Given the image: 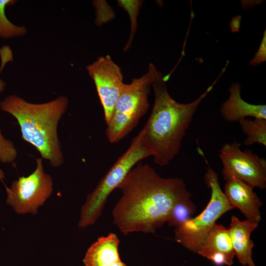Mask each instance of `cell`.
Instances as JSON below:
<instances>
[{
	"label": "cell",
	"instance_id": "6da1fadb",
	"mask_svg": "<svg viewBox=\"0 0 266 266\" xmlns=\"http://www.w3.org/2000/svg\"><path fill=\"white\" fill-rule=\"evenodd\" d=\"M118 189L122 196L113 208V221L125 235L133 232L154 233L166 223L175 203L191 196L182 179L162 177L141 162Z\"/></svg>",
	"mask_w": 266,
	"mask_h": 266
},
{
	"label": "cell",
	"instance_id": "7a4b0ae2",
	"mask_svg": "<svg viewBox=\"0 0 266 266\" xmlns=\"http://www.w3.org/2000/svg\"><path fill=\"white\" fill-rule=\"evenodd\" d=\"M148 73L154 93V103L146 125L141 130L143 141L156 165L163 166L179 153L182 142L200 103L212 90L218 77L196 100L182 103L168 92L163 74L153 64Z\"/></svg>",
	"mask_w": 266,
	"mask_h": 266
},
{
	"label": "cell",
	"instance_id": "3957f363",
	"mask_svg": "<svg viewBox=\"0 0 266 266\" xmlns=\"http://www.w3.org/2000/svg\"><path fill=\"white\" fill-rule=\"evenodd\" d=\"M68 105V98L63 96L36 103L12 95L0 102V108L16 119L22 139L33 146L42 159L58 167L64 162L58 127Z\"/></svg>",
	"mask_w": 266,
	"mask_h": 266
},
{
	"label": "cell",
	"instance_id": "277c9868",
	"mask_svg": "<svg viewBox=\"0 0 266 266\" xmlns=\"http://www.w3.org/2000/svg\"><path fill=\"white\" fill-rule=\"evenodd\" d=\"M151 156L145 145L141 131L132 140L127 150L117 160L101 179L82 206L78 226L84 228L94 224L100 216L112 192L118 188L129 171L144 159Z\"/></svg>",
	"mask_w": 266,
	"mask_h": 266
},
{
	"label": "cell",
	"instance_id": "5b68a950",
	"mask_svg": "<svg viewBox=\"0 0 266 266\" xmlns=\"http://www.w3.org/2000/svg\"><path fill=\"white\" fill-rule=\"evenodd\" d=\"M151 88L148 72L123 85L111 117L106 124L105 134L109 142L115 143L125 138L146 113Z\"/></svg>",
	"mask_w": 266,
	"mask_h": 266
},
{
	"label": "cell",
	"instance_id": "8992f818",
	"mask_svg": "<svg viewBox=\"0 0 266 266\" xmlns=\"http://www.w3.org/2000/svg\"><path fill=\"white\" fill-rule=\"evenodd\" d=\"M204 181L211 190V197L206 207L198 215L175 228V240L186 248L197 252L207 234L224 214L233 209L220 186L217 173L208 168Z\"/></svg>",
	"mask_w": 266,
	"mask_h": 266
},
{
	"label": "cell",
	"instance_id": "52a82bcc",
	"mask_svg": "<svg viewBox=\"0 0 266 266\" xmlns=\"http://www.w3.org/2000/svg\"><path fill=\"white\" fill-rule=\"evenodd\" d=\"M51 176L44 169L43 159H36V167L30 174L19 177L6 187V202L18 214H35L53 191Z\"/></svg>",
	"mask_w": 266,
	"mask_h": 266
},
{
	"label": "cell",
	"instance_id": "ba28073f",
	"mask_svg": "<svg viewBox=\"0 0 266 266\" xmlns=\"http://www.w3.org/2000/svg\"><path fill=\"white\" fill-rule=\"evenodd\" d=\"M225 180L234 178L253 188L266 187V161L251 150H242L238 142L226 143L219 151Z\"/></svg>",
	"mask_w": 266,
	"mask_h": 266
},
{
	"label": "cell",
	"instance_id": "9c48e42d",
	"mask_svg": "<svg viewBox=\"0 0 266 266\" xmlns=\"http://www.w3.org/2000/svg\"><path fill=\"white\" fill-rule=\"evenodd\" d=\"M86 69L95 84L107 124L124 84L122 69L109 55L98 58Z\"/></svg>",
	"mask_w": 266,
	"mask_h": 266
},
{
	"label": "cell",
	"instance_id": "30bf717a",
	"mask_svg": "<svg viewBox=\"0 0 266 266\" xmlns=\"http://www.w3.org/2000/svg\"><path fill=\"white\" fill-rule=\"evenodd\" d=\"M226 181L224 194L230 204L234 208H238L247 220L259 223L261 219L260 208L262 203L253 191V187L234 178Z\"/></svg>",
	"mask_w": 266,
	"mask_h": 266
},
{
	"label": "cell",
	"instance_id": "8fae6325",
	"mask_svg": "<svg viewBox=\"0 0 266 266\" xmlns=\"http://www.w3.org/2000/svg\"><path fill=\"white\" fill-rule=\"evenodd\" d=\"M197 253L211 261L216 266L233 264L235 255L228 229L215 224Z\"/></svg>",
	"mask_w": 266,
	"mask_h": 266
},
{
	"label": "cell",
	"instance_id": "7c38bea8",
	"mask_svg": "<svg viewBox=\"0 0 266 266\" xmlns=\"http://www.w3.org/2000/svg\"><path fill=\"white\" fill-rule=\"evenodd\" d=\"M241 85L233 83L229 88L230 95L220 107L223 118L229 122H235L248 118L266 119V105L247 102L241 96Z\"/></svg>",
	"mask_w": 266,
	"mask_h": 266
},
{
	"label": "cell",
	"instance_id": "4fadbf2b",
	"mask_svg": "<svg viewBox=\"0 0 266 266\" xmlns=\"http://www.w3.org/2000/svg\"><path fill=\"white\" fill-rule=\"evenodd\" d=\"M258 225L255 222L240 221L234 216L232 217L229 233L234 255L244 266H255L252 257L254 243L250 235Z\"/></svg>",
	"mask_w": 266,
	"mask_h": 266
},
{
	"label": "cell",
	"instance_id": "5bb4252c",
	"mask_svg": "<svg viewBox=\"0 0 266 266\" xmlns=\"http://www.w3.org/2000/svg\"><path fill=\"white\" fill-rule=\"evenodd\" d=\"M120 240L115 233L102 236L87 250L83 259L85 266H110L121 260L119 253Z\"/></svg>",
	"mask_w": 266,
	"mask_h": 266
},
{
	"label": "cell",
	"instance_id": "9a60e30c",
	"mask_svg": "<svg viewBox=\"0 0 266 266\" xmlns=\"http://www.w3.org/2000/svg\"><path fill=\"white\" fill-rule=\"evenodd\" d=\"M241 129L246 135L244 141L246 146L255 143L266 146V119L262 118L243 119L239 122Z\"/></svg>",
	"mask_w": 266,
	"mask_h": 266
},
{
	"label": "cell",
	"instance_id": "2e32d148",
	"mask_svg": "<svg viewBox=\"0 0 266 266\" xmlns=\"http://www.w3.org/2000/svg\"><path fill=\"white\" fill-rule=\"evenodd\" d=\"M15 0H0V37L10 39L24 36L27 33L25 26H17L7 18L5 14V9L8 6L15 4Z\"/></svg>",
	"mask_w": 266,
	"mask_h": 266
},
{
	"label": "cell",
	"instance_id": "e0dca14e",
	"mask_svg": "<svg viewBox=\"0 0 266 266\" xmlns=\"http://www.w3.org/2000/svg\"><path fill=\"white\" fill-rule=\"evenodd\" d=\"M191 196L178 201L172 207L166 223L169 226L177 228L191 218L196 206L190 200Z\"/></svg>",
	"mask_w": 266,
	"mask_h": 266
},
{
	"label": "cell",
	"instance_id": "ac0fdd59",
	"mask_svg": "<svg viewBox=\"0 0 266 266\" xmlns=\"http://www.w3.org/2000/svg\"><path fill=\"white\" fill-rule=\"evenodd\" d=\"M7 64L5 60L0 61V94L6 86L5 82L1 78L0 74ZM17 157V151L14 143L3 135L0 128V162L10 164L13 163Z\"/></svg>",
	"mask_w": 266,
	"mask_h": 266
},
{
	"label": "cell",
	"instance_id": "d6986e66",
	"mask_svg": "<svg viewBox=\"0 0 266 266\" xmlns=\"http://www.w3.org/2000/svg\"><path fill=\"white\" fill-rule=\"evenodd\" d=\"M142 1L139 0H134V3L133 7V10H132L130 0H118V3L121 6H122L124 9H126L129 14L130 15L131 18V33L130 39L128 42L125 51H126L131 46L133 37L136 31L137 27L136 17L138 13L139 9L141 6Z\"/></svg>",
	"mask_w": 266,
	"mask_h": 266
},
{
	"label": "cell",
	"instance_id": "ffe728a7",
	"mask_svg": "<svg viewBox=\"0 0 266 266\" xmlns=\"http://www.w3.org/2000/svg\"><path fill=\"white\" fill-rule=\"evenodd\" d=\"M266 61V30L263 33V38L259 47L254 58L250 62L252 66H257Z\"/></svg>",
	"mask_w": 266,
	"mask_h": 266
},
{
	"label": "cell",
	"instance_id": "44dd1931",
	"mask_svg": "<svg viewBox=\"0 0 266 266\" xmlns=\"http://www.w3.org/2000/svg\"><path fill=\"white\" fill-rule=\"evenodd\" d=\"M110 266H127L125 263L123 262L121 260L114 263Z\"/></svg>",
	"mask_w": 266,
	"mask_h": 266
},
{
	"label": "cell",
	"instance_id": "7402d4cb",
	"mask_svg": "<svg viewBox=\"0 0 266 266\" xmlns=\"http://www.w3.org/2000/svg\"><path fill=\"white\" fill-rule=\"evenodd\" d=\"M4 179V173L3 171L0 168V179L2 180Z\"/></svg>",
	"mask_w": 266,
	"mask_h": 266
}]
</instances>
